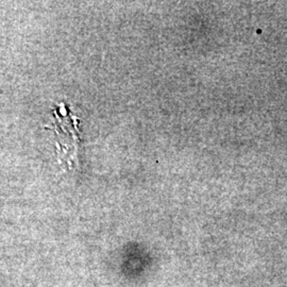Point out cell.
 I'll return each mask as SVG.
<instances>
[{
    "label": "cell",
    "mask_w": 287,
    "mask_h": 287,
    "mask_svg": "<svg viewBox=\"0 0 287 287\" xmlns=\"http://www.w3.org/2000/svg\"><path fill=\"white\" fill-rule=\"evenodd\" d=\"M55 135L58 144V155L61 165L67 169L74 167L77 162L79 146V134L77 130V119L69 114L64 103H61L53 110Z\"/></svg>",
    "instance_id": "6da1fadb"
}]
</instances>
